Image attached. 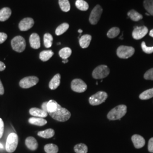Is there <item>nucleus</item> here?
I'll return each instance as SVG.
<instances>
[{"label": "nucleus", "mask_w": 153, "mask_h": 153, "mask_svg": "<svg viewBox=\"0 0 153 153\" xmlns=\"http://www.w3.org/2000/svg\"><path fill=\"white\" fill-rule=\"evenodd\" d=\"M128 16L131 19V20L134 22L139 21L143 18L142 15L134 10H131L129 11L128 13Z\"/></svg>", "instance_id": "24"}, {"label": "nucleus", "mask_w": 153, "mask_h": 153, "mask_svg": "<svg viewBox=\"0 0 153 153\" xmlns=\"http://www.w3.org/2000/svg\"><path fill=\"white\" fill-rule=\"evenodd\" d=\"M78 32L79 33H81L83 32V31H82V30H81V29H79V30H78Z\"/></svg>", "instance_id": "45"}, {"label": "nucleus", "mask_w": 153, "mask_h": 153, "mask_svg": "<svg viewBox=\"0 0 153 153\" xmlns=\"http://www.w3.org/2000/svg\"><path fill=\"white\" fill-rule=\"evenodd\" d=\"M34 21L31 18H26L22 19L19 24V28L22 31H26L33 27Z\"/></svg>", "instance_id": "12"}, {"label": "nucleus", "mask_w": 153, "mask_h": 153, "mask_svg": "<svg viewBox=\"0 0 153 153\" xmlns=\"http://www.w3.org/2000/svg\"><path fill=\"white\" fill-rule=\"evenodd\" d=\"M127 112V107L126 105L121 104L111 109L107 114V118L109 120H120L124 116Z\"/></svg>", "instance_id": "1"}, {"label": "nucleus", "mask_w": 153, "mask_h": 153, "mask_svg": "<svg viewBox=\"0 0 153 153\" xmlns=\"http://www.w3.org/2000/svg\"><path fill=\"white\" fill-rule=\"evenodd\" d=\"M146 15H147V16H150L148 13H146Z\"/></svg>", "instance_id": "47"}, {"label": "nucleus", "mask_w": 153, "mask_h": 153, "mask_svg": "<svg viewBox=\"0 0 153 153\" xmlns=\"http://www.w3.org/2000/svg\"><path fill=\"white\" fill-rule=\"evenodd\" d=\"M144 78L147 80H153V68L149 69L145 73Z\"/></svg>", "instance_id": "36"}, {"label": "nucleus", "mask_w": 153, "mask_h": 153, "mask_svg": "<svg viewBox=\"0 0 153 153\" xmlns=\"http://www.w3.org/2000/svg\"><path fill=\"white\" fill-rule=\"evenodd\" d=\"M7 38V35L5 33H0V44L3 43L5 42Z\"/></svg>", "instance_id": "39"}, {"label": "nucleus", "mask_w": 153, "mask_h": 153, "mask_svg": "<svg viewBox=\"0 0 153 153\" xmlns=\"http://www.w3.org/2000/svg\"><path fill=\"white\" fill-rule=\"evenodd\" d=\"M120 30L119 28L116 27L111 28L107 33V36L109 38H115L119 35V34L120 33Z\"/></svg>", "instance_id": "34"}, {"label": "nucleus", "mask_w": 153, "mask_h": 153, "mask_svg": "<svg viewBox=\"0 0 153 153\" xmlns=\"http://www.w3.org/2000/svg\"><path fill=\"white\" fill-rule=\"evenodd\" d=\"M135 49L129 46L121 45L117 49V55L120 59H127L134 55Z\"/></svg>", "instance_id": "4"}, {"label": "nucleus", "mask_w": 153, "mask_h": 153, "mask_svg": "<svg viewBox=\"0 0 153 153\" xmlns=\"http://www.w3.org/2000/svg\"><path fill=\"white\" fill-rule=\"evenodd\" d=\"M18 144V136L15 133L9 134L6 142V150L8 153H13L16 150Z\"/></svg>", "instance_id": "3"}, {"label": "nucleus", "mask_w": 153, "mask_h": 153, "mask_svg": "<svg viewBox=\"0 0 153 153\" xmlns=\"http://www.w3.org/2000/svg\"><path fill=\"white\" fill-rule=\"evenodd\" d=\"M131 141L136 149L142 148L145 145V140L143 137L138 134H134L131 137Z\"/></svg>", "instance_id": "13"}, {"label": "nucleus", "mask_w": 153, "mask_h": 153, "mask_svg": "<svg viewBox=\"0 0 153 153\" xmlns=\"http://www.w3.org/2000/svg\"><path fill=\"white\" fill-rule=\"evenodd\" d=\"M25 143L28 149L33 151L36 150L38 148V143L34 137H27L26 139Z\"/></svg>", "instance_id": "16"}, {"label": "nucleus", "mask_w": 153, "mask_h": 153, "mask_svg": "<svg viewBox=\"0 0 153 153\" xmlns=\"http://www.w3.org/2000/svg\"><path fill=\"white\" fill-rule=\"evenodd\" d=\"M5 64L4 62L0 61V71H4L5 69Z\"/></svg>", "instance_id": "41"}, {"label": "nucleus", "mask_w": 153, "mask_h": 153, "mask_svg": "<svg viewBox=\"0 0 153 153\" xmlns=\"http://www.w3.org/2000/svg\"><path fill=\"white\" fill-rule=\"evenodd\" d=\"M59 104L57 103L54 100H50L47 102V112L49 114L55 112V111L58 108Z\"/></svg>", "instance_id": "23"}, {"label": "nucleus", "mask_w": 153, "mask_h": 153, "mask_svg": "<svg viewBox=\"0 0 153 153\" xmlns=\"http://www.w3.org/2000/svg\"><path fill=\"white\" fill-rule=\"evenodd\" d=\"M4 86L2 85V83L1 82V81L0 80V95H3L4 94Z\"/></svg>", "instance_id": "40"}, {"label": "nucleus", "mask_w": 153, "mask_h": 153, "mask_svg": "<svg viewBox=\"0 0 153 153\" xmlns=\"http://www.w3.org/2000/svg\"><path fill=\"white\" fill-rule=\"evenodd\" d=\"M11 9L9 7H4L0 10V21L4 22L11 16Z\"/></svg>", "instance_id": "20"}, {"label": "nucleus", "mask_w": 153, "mask_h": 153, "mask_svg": "<svg viewBox=\"0 0 153 153\" xmlns=\"http://www.w3.org/2000/svg\"><path fill=\"white\" fill-rule=\"evenodd\" d=\"M44 150L46 153H57L59 152V148L56 145L49 143L45 145Z\"/></svg>", "instance_id": "28"}, {"label": "nucleus", "mask_w": 153, "mask_h": 153, "mask_svg": "<svg viewBox=\"0 0 153 153\" xmlns=\"http://www.w3.org/2000/svg\"><path fill=\"white\" fill-rule=\"evenodd\" d=\"M148 33V28L146 26L136 27L132 33V36L136 40H140L146 36Z\"/></svg>", "instance_id": "11"}, {"label": "nucleus", "mask_w": 153, "mask_h": 153, "mask_svg": "<svg viewBox=\"0 0 153 153\" xmlns=\"http://www.w3.org/2000/svg\"><path fill=\"white\" fill-rule=\"evenodd\" d=\"M141 47H142L143 51L147 53V54H151L153 53V47H148L145 42H143L141 44Z\"/></svg>", "instance_id": "35"}, {"label": "nucleus", "mask_w": 153, "mask_h": 153, "mask_svg": "<svg viewBox=\"0 0 153 153\" xmlns=\"http://www.w3.org/2000/svg\"><path fill=\"white\" fill-rule=\"evenodd\" d=\"M38 82L39 78L37 76H26L20 81L19 86L23 88H28L34 86Z\"/></svg>", "instance_id": "9"}, {"label": "nucleus", "mask_w": 153, "mask_h": 153, "mask_svg": "<svg viewBox=\"0 0 153 153\" xmlns=\"http://www.w3.org/2000/svg\"><path fill=\"white\" fill-rule=\"evenodd\" d=\"M28 123L34 125V126H42L46 125L47 123V121L45 120L44 118L33 117H31L28 119Z\"/></svg>", "instance_id": "19"}, {"label": "nucleus", "mask_w": 153, "mask_h": 153, "mask_svg": "<svg viewBox=\"0 0 153 153\" xmlns=\"http://www.w3.org/2000/svg\"><path fill=\"white\" fill-rule=\"evenodd\" d=\"M109 72L110 71L107 66L101 65L97 66L93 71L92 76L96 79H103L109 75Z\"/></svg>", "instance_id": "6"}, {"label": "nucleus", "mask_w": 153, "mask_h": 153, "mask_svg": "<svg viewBox=\"0 0 153 153\" xmlns=\"http://www.w3.org/2000/svg\"><path fill=\"white\" fill-rule=\"evenodd\" d=\"M108 97L107 94L104 91H99L90 97V104L92 105H98L103 103Z\"/></svg>", "instance_id": "7"}, {"label": "nucleus", "mask_w": 153, "mask_h": 153, "mask_svg": "<svg viewBox=\"0 0 153 153\" xmlns=\"http://www.w3.org/2000/svg\"><path fill=\"white\" fill-rule=\"evenodd\" d=\"M68 62V59H65V60H64L62 61V62L64 63V64L67 63Z\"/></svg>", "instance_id": "44"}, {"label": "nucleus", "mask_w": 153, "mask_h": 153, "mask_svg": "<svg viewBox=\"0 0 153 153\" xmlns=\"http://www.w3.org/2000/svg\"><path fill=\"white\" fill-rule=\"evenodd\" d=\"M149 35H150V36H152V37H153V30H152L150 31V33H149Z\"/></svg>", "instance_id": "43"}, {"label": "nucleus", "mask_w": 153, "mask_h": 153, "mask_svg": "<svg viewBox=\"0 0 153 153\" xmlns=\"http://www.w3.org/2000/svg\"><path fill=\"white\" fill-rule=\"evenodd\" d=\"M71 54V49L69 47H65L59 51V56L63 60L68 59Z\"/></svg>", "instance_id": "26"}, {"label": "nucleus", "mask_w": 153, "mask_h": 153, "mask_svg": "<svg viewBox=\"0 0 153 153\" xmlns=\"http://www.w3.org/2000/svg\"><path fill=\"white\" fill-rule=\"evenodd\" d=\"M4 131V123L2 119L0 118V138H1L2 137Z\"/></svg>", "instance_id": "37"}, {"label": "nucleus", "mask_w": 153, "mask_h": 153, "mask_svg": "<svg viewBox=\"0 0 153 153\" xmlns=\"http://www.w3.org/2000/svg\"><path fill=\"white\" fill-rule=\"evenodd\" d=\"M30 114L33 117L45 118L48 116V113L43 109H39L38 108H32L29 111Z\"/></svg>", "instance_id": "15"}, {"label": "nucleus", "mask_w": 153, "mask_h": 153, "mask_svg": "<svg viewBox=\"0 0 153 153\" xmlns=\"http://www.w3.org/2000/svg\"><path fill=\"white\" fill-rule=\"evenodd\" d=\"M74 150L76 153H88V148L84 143H79L74 146Z\"/></svg>", "instance_id": "31"}, {"label": "nucleus", "mask_w": 153, "mask_h": 153, "mask_svg": "<svg viewBox=\"0 0 153 153\" xmlns=\"http://www.w3.org/2000/svg\"><path fill=\"white\" fill-rule=\"evenodd\" d=\"M60 74L59 73L56 74L49 82V88L51 90L56 89L60 85Z\"/></svg>", "instance_id": "18"}, {"label": "nucleus", "mask_w": 153, "mask_h": 153, "mask_svg": "<svg viewBox=\"0 0 153 153\" xmlns=\"http://www.w3.org/2000/svg\"><path fill=\"white\" fill-rule=\"evenodd\" d=\"M69 27V25L68 23H64L57 27L55 33L56 35L60 36L61 35L63 34L64 33H65L66 31L68 30Z\"/></svg>", "instance_id": "25"}, {"label": "nucleus", "mask_w": 153, "mask_h": 153, "mask_svg": "<svg viewBox=\"0 0 153 153\" xmlns=\"http://www.w3.org/2000/svg\"><path fill=\"white\" fill-rule=\"evenodd\" d=\"M55 131L53 129L49 128L43 131H39L38 135L39 137L44 138H50L53 137L55 135Z\"/></svg>", "instance_id": "21"}, {"label": "nucleus", "mask_w": 153, "mask_h": 153, "mask_svg": "<svg viewBox=\"0 0 153 153\" xmlns=\"http://www.w3.org/2000/svg\"><path fill=\"white\" fill-rule=\"evenodd\" d=\"M53 55H54V53L52 50L43 51L40 52L39 55V58L41 60L45 62V61L49 60Z\"/></svg>", "instance_id": "22"}, {"label": "nucleus", "mask_w": 153, "mask_h": 153, "mask_svg": "<svg viewBox=\"0 0 153 153\" xmlns=\"http://www.w3.org/2000/svg\"><path fill=\"white\" fill-rule=\"evenodd\" d=\"M30 44L33 49H39L40 47V40L38 34L33 33L30 37Z\"/></svg>", "instance_id": "14"}, {"label": "nucleus", "mask_w": 153, "mask_h": 153, "mask_svg": "<svg viewBox=\"0 0 153 153\" xmlns=\"http://www.w3.org/2000/svg\"><path fill=\"white\" fill-rule=\"evenodd\" d=\"M53 37L52 35L49 33H46L44 35V44L47 48H49L52 47L53 42Z\"/></svg>", "instance_id": "30"}, {"label": "nucleus", "mask_w": 153, "mask_h": 153, "mask_svg": "<svg viewBox=\"0 0 153 153\" xmlns=\"http://www.w3.org/2000/svg\"><path fill=\"white\" fill-rule=\"evenodd\" d=\"M0 148H1V149H3V148H4L3 145H2V143H0Z\"/></svg>", "instance_id": "46"}, {"label": "nucleus", "mask_w": 153, "mask_h": 153, "mask_svg": "<svg viewBox=\"0 0 153 153\" xmlns=\"http://www.w3.org/2000/svg\"><path fill=\"white\" fill-rule=\"evenodd\" d=\"M143 6L148 13L153 16V0H144Z\"/></svg>", "instance_id": "29"}, {"label": "nucleus", "mask_w": 153, "mask_h": 153, "mask_svg": "<svg viewBox=\"0 0 153 153\" xmlns=\"http://www.w3.org/2000/svg\"><path fill=\"white\" fill-rule=\"evenodd\" d=\"M76 6L79 10L81 11H86L89 7L88 2L84 0H76Z\"/></svg>", "instance_id": "27"}, {"label": "nucleus", "mask_w": 153, "mask_h": 153, "mask_svg": "<svg viewBox=\"0 0 153 153\" xmlns=\"http://www.w3.org/2000/svg\"><path fill=\"white\" fill-rule=\"evenodd\" d=\"M140 99L141 100H148L153 97V88L147 90L140 95Z\"/></svg>", "instance_id": "33"}, {"label": "nucleus", "mask_w": 153, "mask_h": 153, "mask_svg": "<svg viewBox=\"0 0 153 153\" xmlns=\"http://www.w3.org/2000/svg\"><path fill=\"white\" fill-rule=\"evenodd\" d=\"M47 102H44L42 105V109H43L45 112H47Z\"/></svg>", "instance_id": "42"}, {"label": "nucleus", "mask_w": 153, "mask_h": 153, "mask_svg": "<svg viewBox=\"0 0 153 153\" xmlns=\"http://www.w3.org/2000/svg\"><path fill=\"white\" fill-rule=\"evenodd\" d=\"M148 150L150 153H153V137L151 138L149 141Z\"/></svg>", "instance_id": "38"}, {"label": "nucleus", "mask_w": 153, "mask_h": 153, "mask_svg": "<svg viewBox=\"0 0 153 153\" xmlns=\"http://www.w3.org/2000/svg\"><path fill=\"white\" fill-rule=\"evenodd\" d=\"M59 5L61 9L64 12H68L71 9V5L68 0H59Z\"/></svg>", "instance_id": "32"}, {"label": "nucleus", "mask_w": 153, "mask_h": 153, "mask_svg": "<svg viewBox=\"0 0 153 153\" xmlns=\"http://www.w3.org/2000/svg\"><path fill=\"white\" fill-rule=\"evenodd\" d=\"M71 88L73 91L81 93L85 92L87 90L88 86L82 79H74L71 81Z\"/></svg>", "instance_id": "10"}, {"label": "nucleus", "mask_w": 153, "mask_h": 153, "mask_svg": "<svg viewBox=\"0 0 153 153\" xmlns=\"http://www.w3.org/2000/svg\"><path fill=\"white\" fill-rule=\"evenodd\" d=\"M49 115L53 119L61 122L68 120L71 116V112L68 109L62 107L60 104L55 112L49 114Z\"/></svg>", "instance_id": "2"}, {"label": "nucleus", "mask_w": 153, "mask_h": 153, "mask_svg": "<svg viewBox=\"0 0 153 153\" xmlns=\"http://www.w3.org/2000/svg\"><path fill=\"white\" fill-rule=\"evenodd\" d=\"M102 13H103V9L101 6L97 5L96 6H95L90 15V17H89L90 23L93 25H97L98 23Z\"/></svg>", "instance_id": "8"}, {"label": "nucleus", "mask_w": 153, "mask_h": 153, "mask_svg": "<svg viewBox=\"0 0 153 153\" xmlns=\"http://www.w3.org/2000/svg\"><path fill=\"white\" fill-rule=\"evenodd\" d=\"M92 37L90 35H83L79 38V43L82 48H86L89 46L91 41Z\"/></svg>", "instance_id": "17"}, {"label": "nucleus", "mask_w": 153, "mask_h": 153, "mask_svg": "<svg viewBox=\"0 0 153 153\" xmlns=\"http://www.w3.org/2000/svg\"><path fill=\"white\" fill-rule=\"evenodd\" d=\"M11 44L12 48L17 52H23L26 46L25 39L21 36H17L13 39Z\"/></svg>", "instance_id": "5"}]
</instances>
